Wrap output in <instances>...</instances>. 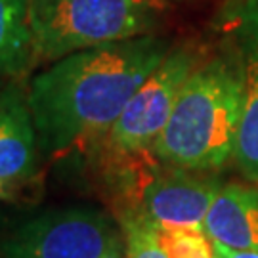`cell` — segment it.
I'll list each match as a JSON object with an SVG mask.
<instances>
[{
    "mask_svg": "<svg viewBox=\"0 0 258 258\" xmlns=\"http://www.w3.org/2000/svg\"><path fill=\"white\" fill-rule=\"evenodd\" d=\"M168 50L166 38L149 33L55 59L27 92L42 151L59 153L105 138Z\"/></svg>",
    "mask_w": 258,
    "mask_h": 258,
    "instance_id": "1",
    "label": "cell"
},
{
    "mask_svg": "<svg viewBox=\"0 0 258 258\" xmlns=\"http://www.w3.org/2000/svg\"><path fill=\"white\" fill-rule=\"evenodd\" d=\"M239 122L241 77L226 50L194 69L151 151L165 165L216 170L235 157Z\"/></svg>",
    "mask_w": 258,
    "mask_h": 258,
    "instance_id": "2",
    "label": "cell"
},
{
    "mask_svg": "<svg viewBox=\"0 0 258 258\" xmlns=\"http://www.w3.org/2000/svg\"><path fill=\"white\" fill-rule=\"evenodd\" d=\"M163 0H29L35 52L42 59L149 35Z\"/></svg>",
    "mask_w": 258,
    "mask_h": 258,
    "instance_id": "3",
    "label": "cell"
},
{
    "mask_svg": "<svg viewBox=\"0 0 258 258\" xmlns=\"http://www.w3.org/2000/svg\"><path fill=\"white\" fill-rule=\"evenodd\" d=\"M122 235L94 207H61L21 224L2 245L0 258H100Z\"/></svg>",
    "mask_w": 258,
    "mask_h": 258,
    "instance_id": "4",
    "label": "cell"
},
{
    "mask_svg": "<svg viewBox=\"0 0 258 258\" xmlns=\"http://www.w3.org/2000/svg\"><path fill=\"white\" fill-rule=\"evenodd\" d=\"M197 67V52L189 46L170 48L155 71L128 100L105 136L111 149L146 153L163 132L185 81Z\"/></svg>",
    "mask_w": 258,
    "mask_h": 258,
    "instance_id": "5",
    "label": "cell"
},
{
    "mask_svg": "<svg viewBox=\"0 0 258 258\" xmlns=\"http://www.w3.org/2000/svg\"><path fill=\"white\" fill-rule=\"evenodd\" d=\"M191 172L170 165L163 170L149 166L134 209L120 218L140 216L155 228L203 230L207 212L222 185L212 178H199Z\"/></svg>",
    "mask_w": 258,
    "mask_h": 258,
    "instance_id": "6",
    "label": "cell"
},
{
    "mask_svg": "<svg viewBox=\"0 0 258 258\" xmlns=\"http://www.w3.org/2000/svg\"><path fill=\"white\" fill-rule=\"evenodd\" d=\"M228 50L241 77V122L235 161L258 182V0H235L224 18Z\"/></svg>",
    "mask_w": 258,
    "mask_h": 258,
    "instance_id": "7",
    "label": "cell"
},
{
    "mask_svg": "<svg viewBox=\"0 0 258 258\" xmlns=\"http://www.w3.org/2000/svg\"><path fill=\"white\" fill-rule=\"evenodd\" d=\"M38 138L27 98L8 90L0 96V180L19 184L35 172Z\"/></svg>",
    "mask_w": 258,
    "mask_h": 258,
    "instance_id": "8",
    "label": "cell"
},
{
    "mask_svg": "<svg viewBox=\"0 0 258 258\" xmlns=\"http://www.w3.org/2000/svg\"><path fill=\"white\" fill-rule=\"evenodd\" d=\"M212 243L233 250H258V187L222 185L205 218Z\"/></svg>",
    "mask_w": 258,
    "mask_h": 258,
    "instance_id": "9",
    "label": "cell"
},
{
    "mask_svg": "<svg viewBox=\"0 0 258 258\" xmlns=\"http://www.w3.org/2000/svg\"><path fill=\"white\" fill-rule=\"evenodd\" d=\"M35 57L29 0H0V73H23Z\"/></svg>",
    "mask_w": 258,
    "mask_h": 258,
    "instance_id": "10",
    "label": "cell"
},
{
    "mask_svg": "<svg viewBox=\"0 0 258 258\" xmlns=\"http://www.w3.org/2000/svg\"><path fill=\"white\" fill-rule=\"evenodd\" d=\"M155 237L166 258H214V245L203 230L155 228Z\"/></svg>",
    "mask_w": 258,
    "mask_h": 258,
    "instance_id": "11",
    "label": "cell"
},
{
    "mask_svg": "<svg viewBox=\"0 0 258 258\" xmlns=\"http://www.w3.org/2000/svg\"><path fill=\"white\" fill-rule=\"evenodd\" d=\"M128 258H166L155 237V226L140 216L120 218Z\"/></svg>",
    "mask_w": 258,
    "mask_h": 258,
    "instance_id": "12",
    "label": "cell"
},
{
    "mask_svg": "<svg viewBox=\"0 0 258 258\" xmlns=\"http://www.w3.org/2000/svg\"><path fill=\"white\" fill-rule=\"evenodd\" d=\"M214 245V258H258V250H233L224 245Z\"/></svg>",
    "mask_w": 258,
    "mask_h": 258,
    "instance_id": "13",
    "label": "cell"
},
{
    "mask_svg": "<svg viewBox=\"0 0 258 258\" xmlns=\"http://www.w3.org/2000/svg\"><path fill=\"white\" fill-rule=\"evenodd\" d=\"M100 258H128V250H126V241H124V235L117 239L109 249L103 252Z\"/></svg>",
    "mask_w": 258,
    "mask_h": 258,
    "instance_id": "14",
    "label": "cell"
},
{
    "mask_svg": "<svg viewBox=\"0 0 258 258\" xmlns=\"http://www.w3.org/2000/svg\"><path fill=\"white\" fill-rule=\"evenodd\" d=\"M8 187H10V185L6 184V182H2V180H0V199H2V197H8V195H10Z\"/></svg>",
    "mask_w": 258,
    "mask_h": 258,
    "instance_id": "15",
    "label": "cell"
}]
</instances>
